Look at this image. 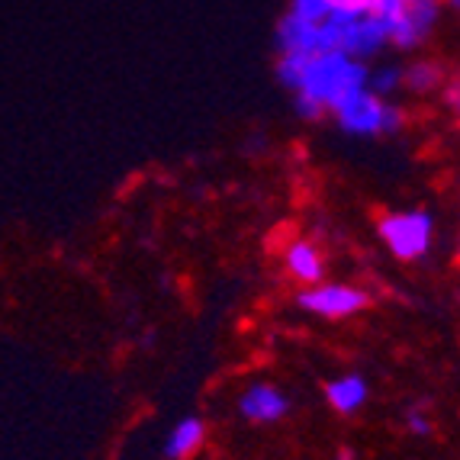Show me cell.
I'll list each match as a JSON object with an SVG mask.
<instances>
[{
	"label": "cell",
	"instance_id": "1",
	"mask_svg": "<svg viewBox=\"0 0 460 460\" xmlns=\"http://www.w3.org/2000/svg\"><path fill=\"white\" fill-rule=\"evenodd\" d=\"M367 71V62H358L338 49L315 55H277V81L293 93L296 113L309 123L332 116L338 103L364 91Z\"/></svg>",
	"mask_w": 460,
	"mask_h": 460
},
{
	"label": "cell",
	"instance_id": "2",
	"mask_svg": "<svg viewBox=\"0 0 460 460\" xmlns=\"http://www.w3.org/2000/svg\"><path fill=\"white\" fill-rule=\"evenodd\" d=\"M370 13L390 32V49L419 52L445 20V0H374Z\"/></svg>",
	"mask_w": 460,
	"mask_h": 460
},
{
	"label": "cell",
	"instance_id": "3",
	"mask_svg": "<svg viewBox=\"0 0 460 460\" xmlns=\"http://www.w3.org/2000/svg\"><path fill=\"white\" fill-rule=\"evenodd\" d=\"M332 119L345 136H396L406 126V110L393 97H380L374 91H358L332 110Z\"/></svg>",
	"mask_w": 460,
	"mask_h": 460
},
{
	"label": "cell",
	"instance_id": "4",
	"mask_svg": "<svg viewBox=\"0 0 460 460\" xmlns=\"http://www.w3.org/2000/svg\"><path fill=\"white\" fill-rule=\"evenodd\" d=\"M376 232L384 238V245L396 254L399 261H419L425 258L435 238V219L425 209H406V213H386Z\"/></svg>",
	"mask_w": 460,
	"mask_h": 460
},
{
	"label": "cell",
	"instance_id": "5",
	"mask_svg": "<svg viewBox=\"0 0 460 460\" xmlns=\"http://www.w3.org/2000/svg\"><path fill=\"white\" fill-rule=\"evenodd\" d=\"M335 23H338V16L315 23V20H306V16H296L287 10V13L277 20V30H274L277 55L332 52V49H335Z\"/></svg>",
	"mask_w": 460,
	"mask_h": 460
},
{
	"label": "cell",
	"instance_id": "6",
	"mask_svg": "<svg viewBox=\"0 0 460 460\" xmlns=\"http://www.w3.org/2000/svg\"><path fill=\"white\" fill-rule=\"evenodd\" d=\"M335 49L351 55L358 62H376L380 55L390 49V32L376 20L374 13H358V16H338L335 23Z\"/></svg>",
	"mask_w": 460,
	"mask_h": 460
},
{
	"label": "cell",
	"instance_id": "7",
	"mask_svg": "<svg viewBox=\"0 0 460 460\" xmlns=\"http://www.w3.org/2000/svg\"><path fill=\"white\" fill-rule=\"evenodd\" d=\"M370 299L364 290L351 284H313L296 296V306L303 313H313L319 319H351L358 315Z\"/></svg>",
	"mask_w": 460,
	"mask_h": 460
},
{
	"label": "cell",
	"instance_id": "8",
	"mask_svg": "<svg viewBox=\"0 0 460 460\" xmlns=\"http://www.w3.org/2000/svg\"><path fill=\"white\" fill-rule=\"evenodd\" d=\"M290 409V399L277 390L274 384H252L242 396H238V412L248 422L268 425V422H280Z\"/></svg>",
	"mask_w": 460,
	"mask_h": 460
},
{
	"label": "cell",
	"instance_id": "9",
	"mask_svg": "<svg viewBox=\"0 0 460 460\" xmlns=\"http://www.w3.org/2000/svg\"><path fill=\"white\" fill-rule=\"evenodd\" d=\"M445 84H447V68L438 58L415 55L412 62L402 65V91L415 93V97H429V93L445 91Z\"/></svg>",
	"mask_w": 460,
	"mask_h": 460
},
{
	"label": "cell",
	"instance_id": "10",
	"mask_svg": "<svg viewBox=\"0 0 460 460\" xmlns=\"http://www.w3.org/2000/svg\"><path fill=\"white\" fill-rule=\"evenodd\" d=\"M284 268L296 284L313 287L325 277V258H323V252H319V245L299 238V242H293L284 252Z\"/></svg>",
	"mask_w": 460,
	"mask_h": 460
},
{
	"label": "cell",
	"instance_id": "11",
	"mask_svg": "<svg viewBox=\"0 0 460 460\" xmlns=\"http://www.w3.org/2000/svg\"><path fill=\"white\" fill-rule=\"evenodd\" d=\"M367 396H370L367 380H364L361 374L335 376V380L325 384V399H329V406L335 409L338 415H354L367 402Z\"/></svg>",
	"mask_w": 460,
	"mask_h": 460
},
{
	"label": "cell",
	"instance_id": "12",
	"mask_svg": "<svg viewBox=\"0 0 460 460\" xmlns=\"http://www.w3.org/2000/svg\"><path fill=\"white\" fill-rule=\"evenodd\" d=\"M207 445V422L190 415L184 422H177L171 429L168 441H164V457L168 460H190L199 447Z\"/></svg>",
	"mask_w": 460,
	"mask_h": 460
},
{
	"label": "cell",
	"instance_id": "13",
	"mask_svg": "<svg viewBox=\"0 0 460 460\" xmlns=\"http://www.w3.org/2000/svg\"><path fill=\"white\" fill-rule=\"evenodd\" d=\"M367 91L380 93V97H393V93H399V91H402V65H399V62L370 65Z\"/></svg>",
	"mask_w": 460,
	"mask_h": 460
},
{
	"label": "cell",
	"instance_id": "14",
	"mask_svg": "<svg viewBox=\"0 0 460 460\" xmlns=\"http://www.w3.org/2000/svg\"><path fill=\"white\" fill-rule=\"evenodd\" d=\"M325 4H329L332 16H358L374 7V0H325Z\"/></svg>",
	"mask_w": 460,
	"mask_h": 460
},
{
	"label": "cell",
	"instance_id": "15",
	"mask_svg": "<svg viewBox=\"0 0 460 460\" xmlns=\"http://www.w3.org/2000/svg\"><path fill=\"white\" fill-rule=\"evenodd\" d=\"M406 425H409V431H412V435H431V422H429V415L425 412H419V409H412V412H409V419H406Z\"/></svg>",
	"mask_w": 460,
	"mask_h": 460
},
{
	"label": "cell",
	"instance_id": "16",
	"mask_svg": "<svg viewBox=\"0 0 460 460\" xmlns=\"http://www.w3.org/2000/svg\"><path fill=\"white\" fill-rule=\"evenodd\" d=\"M445 103L454 110V113H460V71L454 77H447V84H445Z\"/></svg>",
	"mask_w": 460,
	"mask_h": 460
},
{
	"label": "cell",
	"instance_id": "17",
	"mask_svg": "<svg viewBox=\"0 0 460 460\" xmlns=\"http://www.w3.org/2000/svg\"><path fill=\"white\" fill-rule=\"evenodd\" d=\"M445 7H447V13H457L460 16V0H445Z\"/></svg>",
	"mask_w": 460,
	"mask_h": 460
},
{
	"label": "cell",
	"instance_id": "18",
	"mask_svg": "<svg viewBox=\"0 0 460 460\" xmlns=\"http://www.w3.org/2000/svg\"><path fill=\"white\" fill-rule=\"evenodd\" d=\"M457 261H460V245H457Z\"/></svg>",
	"mask_w": 460,
	"mask_h": 460
}]
</instances>
